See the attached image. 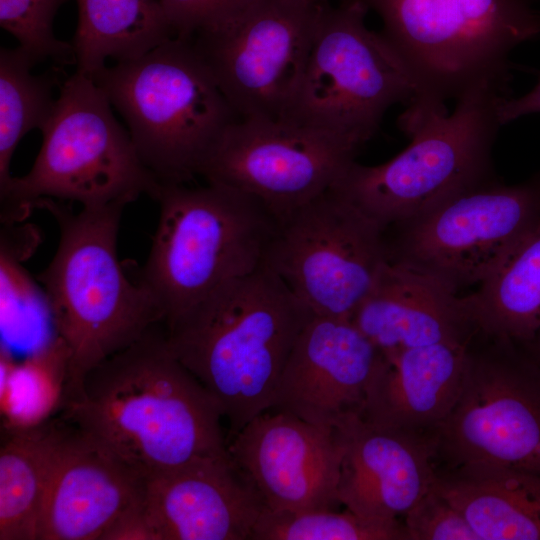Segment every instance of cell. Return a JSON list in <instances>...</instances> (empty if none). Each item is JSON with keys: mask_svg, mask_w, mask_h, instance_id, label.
Instances as JSON below:
<instances>
[{"mask_svg": "<svg viewBox=\"0 0 540 540\" xmlns=\"http://www.w3.org/2000/svg\"><path fill=\"white\" fill-rule=\"evenodd\" d=\"M471 341L383 354L360 416L377 428L435 435L459 397Z\"/></svg>", "mask_w": 540, "mask_h": 540, "instance_id": "obj_21", "label": "cell"}, {"mask_svg": "<svg viewBox=\"0 0 540 540\" xmlns=\"http://www.w3.org/2000/svg\"><path fill=\"white\" fill-rule=\"evenodd\" d=\"M540 366V331L529 343L522 345Z\"/></svg>", "mask_w": 540, "mask_h": 540, "instance_id": "obj_33", "label": "cell"}, {"mask_svg": "<svg viewBox=\"0 0 540 540\" xmlns=\"http://www.w3.org/2000/svg\"><path fill=\"white\" fill-rule=\"evenodd\" d=\"M61 425L21 427L0 449V540H38Z\"/></svg>", "mask_w": 540, "mask_h": 540, "instance_id": "obj_25", "label": "cell"}, {"mask_svg": "<svg viewBox=\"0 0 540 540\" xmlns=\"http://www.w3.org/2000/svg\"><path fill=\"white\" fill-rule=\"evenodd\" d=\"M313 312L264 263L164 323L176 358L219 403L231 437L271 409Z\"/></svg>", "mask_w": 540, "mask_h": 540, "instance_id": "obj_2", "label": "cell"}, {"mask_svg": "<svg viewBox=\"0 0 540 540\" xmlns=\"http://www.w3.org/2000/svg\"><path fill=\"white\" fill-rule=\"evenodd\" d=\"M360 147L340 134L284 119L239 118L200 176L257 199L280 220L334 186Z\"/></svg>", "mask_w": 540, "mask_h": 540, "instance_id": "obj_14", "label": "cell"}, {"mask_svg": "<svg viewBox=\"0 0 540 540\" xmlns=\"http://www.w3.org/2000/svg\"><path fill=\"white\" fill-rule=\"evenodd\" d=\"M335 428L344 447L338 498L346 509L398 520L433 486L435 435L377 428L358 412L345 414Z\"/></svg>", "mask_w": 540, "mask_h": 540, "instance_id": "obj_18", "label": "cell"}, {"mask_svg": "<svg viewBox=\"0 0 540 540\" xmlns=\"http://www.w3.org/2000/svg\"><path fill=\"white\" fill-rule=\"evenodd\" d=\"M321 4L254 0L187 39L239 118L286 116L307 64Z\"/></svg>", "mask_w": 540, "mask_h": 540, "instance_id": "obj_11", "label": "cell"}, {"mask_svg": "<svg viewBox=\"0 0 540 540\" xmlns=\"http://www.w3.org/2000/svg\"><path fill=\"white\" fill-rule=\"evenodd\" d=\"M125 119L160 183L186 184L239 119L187 39L173 37L90 77Z\"/></svg>", "mask_w": 540, "mask_h": 540, "instance_id": "obj_5", "label": "cell"}, {"mask_svg": "<svg viewBox=\"0 0 540 540\" xmlns=\"http://www.w3.org/2000/svg\"><path fill=\"white\" fill-rule=\"evenodd\" d=\"M176 37L188 39L202 26L234 14L254 0H159Z\"/></svg>", "mask_w": 540, "mask_h": 540, "instance_id": "obj_30", "label": "cell"}, {"mask_svg": "<svg viewBox=\"0 0 540 540\" xmlns=\"http://www.w3.org/2000/svg\"><path fill=\"white\" fill-rule=\"evenodd\" d=\"M313 3H323V2H326V0H309Z\"/></svg>", "mask_w": 540, "mask_h": 540, "instance_id": "obj_34", "label": "cell"}, {"mask_svg": "<svg viewBox=\"0 0 540 540\" xmlns=\"http://www.w3.org/2000/svg\"><path fill=\"white\" fill-rule=\"evenodd\" d=\"M498 117L501 125L522 116L540 112V74L532 90L518 98L503 96L498 103Z\"/></svg>", "mask_w": 540, "mask_h": 540, "instance_id": "obj_32", "label": "cell"}, {"mask_svg": "<svg viewBox=\"0 0 540 540\" xmlns=\"http://www.w3.org/2000/svg\"><path fill=\"white\" fill-rule=\"evenodd\" d=\"M101 540H161L144 497L125 510Z\"/></svg>", "mask_w": 540, "mask_h": 540, "instance_id": "obj_31", "label": "cell"}, {"mask_svg": "<svg viewBox=\"0 0 540 540\" xmlns=\"http://www.w3.org/2000/svg\"><path fill=\"white\" fill-rule=\"evenodd\" d=\"M350 321L384 355L467 342L477 330L463 296L416 267L387 261Z\"/></svg>", "mask_w": 540, "mask_h": 540, "instance_id": "obj_20", "label": "cell"}, {"mask_svg": "<svg viewBox=\"0 0 540 540\" xmlns=\"http://www.w3.org/2000/svg\"><path fill=\"white\" fill-rule=\"evenodd\" d=\"M408 540H480L461 512L435 487L404 516Z\"/></svg>", "mask_w": 540, "mask_h": 540, "instance_id": "obj_29", "label": "cell"}, {"mask_svg": "<svg viewBox=\"0 0 540 540\" xmlns=\"http://www.w3.org/2000/svg\"><path fill=\"white\" fill-rule=\"evenodd\" d=\"M267 411L231 437L227 451L272 511L335 509L344 447L336 428Z\"/></svg>", "mask_w": 540, "mask_h": 540, "instance_id": "obj_15", "label": "cell"}, {"mask_svg": "<svg viewBox=\"0 0 540 540\" xmlns=\"http://www.w3.org/2000/svg\"><path fill=\"white\" fill-rule=\"evenodd\" d=\"M250 540H408L404 523L377 521L348 509L272 511L265 507Z\"/></svg>", "mask_w": 540, "mask_h": 540, "instance_id": "obj_27", "label": "cell"}, {"mask_svg": "<svg viewBox=\"0 0 540 540\" xmlns=\"http://www.w3.org/2000/svg\"><path fill=\"white\" fill-rule=\"evenodd\" d=\"M156 326L93 368L63 414L144 479L228 453L219 403Z\"/></svg>", "mask_w": 540, "mask_h": 540, "instance_id": "obj_1", "label": "cell"}, {"mask_svg": "<svg viewBox=\"0 0 540 540\" xmlns=\"http://www.w3.org/2000/svg\"><path fill=\"white\" fill-rule=\"evenodd\" d=\"M125 206L82 207L74 213L50 198L33 205L49 211L60 231L57 250L37 279L66 349L64 402L93 368L164 321L155 299L126 275L118 259Z\"/></svg>", "mask_w": 540, "mask_h": 540, "instance_id": "obj_3", "label": "cell"}, {"mask_svg": "<svg viewBox=\"0 0 540 540\" xmlns=\"http://www.w3.org/2000/svg\"><path fill=\"white\" fill-rule=\"evenodd\" d=\"M463 299L482 336L520 345L533 340L540 331V223Z\"/></svg>", "mask_w": 540, "mask_h": 540, "instance_id": "obj_23", "label": "cell"}, {"mask_svg": "<svg viewBox=\"0 0 540 540\" xmlns=\"http://www.w3.org/2000/svg\"><path fill=\"white\" fill-rule=\"evenodd\" d=\"M383 353L348 319L314 315L281 373L271 410L334 427L360 414Z\"/></svg>", "mask_w": 540, "mask_h": 540, "instance_id": "obj_16", "label": "cell"}, {"mask_svg": "<svg viewBox=\"0 0 540 540\" xmlns=\"http://www.w3.org/2000/svg\"><path fill=\"white\" fill-rule=\"evenodd\" d=\"M111 106L90 77L75 72L65 80L32 168L0 191L2 224L22 221L43 198L97 207L155 197L161 183Z\"/></svg>", "mask_w": 540, "mask_h": 540, "instance_id": "obj_8", "label": "cell"}, {"mask_svg": "<svg viewBox=\"0 0 540 540\" xmlns=\"http://www.w3.org/2000/svg\"><path fill=\"white\" fill-rule=\"evenodd\" d=\"M506 87L484 83L444 104L412 101L398 119L410 144L380 165L354 161L334 187L384 229L414 220L493 177L491 152Z\"/></svg>", "mask_w": 540, "mask_h": 540, "instance_id": "obj_4", "label": "cell"}, {"mask_svg": "<svg viewBox=\"0 0 540 540\" xmlns=\"http://www.w3.org/2000/svg\"><path fill=\"white\" fill-rule=\"evenodd\" d=\"M368 10L359 0L321 4L307 64L284 120L362 146L392 105L415 97L399 57L381 33L366 27Z\"/></svg>", "mask_w": 540, "mask_h": 540, "instance_id": "obj_9", "label": "cell"}, {"mask_svg": "<svg viewBox=\"0 0 540 540\" xmlns=\"http://www.w3.org/2000/svg\"><path fill=\"white\" fill-rule=\"evenodd\" d=\"M159 219L138 281L166 323L264 263L277 218L257 199L207 183L160 184Z\"/></svg>", "mask_w": 540, "mask_h": 540, "instance_id": "obj_6", "label": "cell"}, {"mask_svg": "<svg viewBox=\"0 0 540 540\" xmlns=\"http://www.w3.org/2000/svg\"><path fill=\"white\" fill-rule=\"evenodd\" d=\"M384 230L331 187L278 220L264 264L314 315L350 320L388 261Z\"/></svg>", "mask_w": 540, "mask_h": 540, "instance_id": "obj_10", "label": "cell"}, {"mask_svg": "<svg viewBox=\"0 0 540 540\" xmlns=\"http://www.w3.org/2000/svg\"><path fill=\"white\" fill-rule=\"evenodd\" d=\"M64 0H0V25L37 62H74L73 46L57 39L53 19Z\"/></svg>", "mask_w": 540, "mask_h": 540, "instance_id": "obj_28", "label": "cell"}, {"mask_svg": "<svg viewBox=\"0 0 540 540\" xmlns=\"http://www.w3.org/2000/svg\"><path fill=\"white\" fill-rule=\"evenodd\" d=\"M415 86L411 101L444 104L492 83L507 87L509 55L540 34L534 0H359ZM410 101V102H411Z\"/></svg>", "mask_w": 540, "mask_h": 540, "instance_id": "obj_7", "label": "cell"}, {"mask_svg": "<svg viewBox=\"0 0 540 540\" xmlns=\"http://www.w3.org/2000/svg\"><path fill=\"white\" fill-rule=\"evenodd\" d=\"M434 487L480 540H540V474L489 466L437 473Z\"/></svg>", "mask_w": 540, "mask_h": 540, "instance_id": "obj_22", "label": "cell"}, {"mask_svg": "<svg viewBox=\"0 0 540 540\" xmlns=\"http://www.w3.org/2000/svg\"><path fill=\"white\" fill-rule=\"evenodd\" d=\"M37 61L19 46L0 52V191L10 182V163L21 139L41 129L56 100L54 82L32 73Z\"/></svg>", "mask_w": 540, "mask_h": 540, "instance_id": "obj_26", "label": "cell"}, {"mask_svg": "<svg viewBox=\"0 0 540 540\" xmlns=\"http://www.w3.org/2000/svg\"><path fill=\"white\" fill-rule=\"evenodd\" d=\"M144 499L161 540H250L265 509L228 453L146 478Z\"/></svg>", "mask_w": 540, "mask_h": 540, "instance_id": "obj_19", "label": "cell"}, {"mask_svg": "<svg viewBox=\"0 0 540 540\" xmlns=\"http://www.w3.org/2000/svg\"><path fill=\"white\" fill-rule=\"evenodd\" d=\"M488 339L480 350L469 345L459 397L435 432L436 456L451 468L540 474V366L517 343Z\"/></svg>", "mask_w": 540, "mask_h": 540, "instance_id": "obj_12", "label": "cell"}, {"mask_svg": "<svg viewBox=\"0 0 540 540\" xmlns=\"http://www.w3.org/2000/svg\"><path fill=\"white\" fill-rule=\"evenodd\" d=\"M76 72L92 77L117 62L144 55L176 37L159 0H76Z\"/></svg>", "mask_w": 540, "mask_h": 540, "instance_id": "obj_24", "label": "cell"}, {"mask_svg": "<svg viewBox=\"0 0 540 540\" xmlns=\"http://www.w3.org/2000/svg\"><path fill=\"white\" fill-rule=\"evenodd\" d=\"M144 494L139 473L73 424L61 425L38 540H101Z\"/></svg>", "mask_w": 540, "mask_h": 540, "instance_id": "obj_17", "label": "cell"}, {"mask_svg": "<svg viewBox=\"0 0 540 540\" xmlns=\"http://www.w3.org/2000/svg\"><path fill=\"white\" fill-rule=\"evenodd\" d=\"M539 223V175L511 186L492 177L391 226L399 233L386 240L388 261L416 267L458 292L483 282Z\"/></svg>", "mask_w": 540, "mask_h": 540, "instance_id": "obj_13", "label": "cell"}]
</instances>
